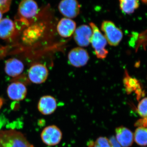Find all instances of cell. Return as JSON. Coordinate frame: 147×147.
<instances>
[{"label":"cell","instance_id":"13","mask_svg":"<svg viewBox=\"0 0 147 147\" xmlns=\"http://www.w3.org/2000/svg\"><path fill=\"white\" fill-rule=\"evenodd\" d=\"M115 139L122 147H129L134 142V135L132 131L125 127L121 126L115 129Z\"/></svg>","mask_w":147,"mask_h":147},{"label":"cell","instance_id":"10","mask_svg":"<svg viewBox=\"0 0 147 147\" xmlns=\"http://www.w3.org/2000/svg\"><path fill=\"white\" fill-rule=\"evenodd\" d=\"M92 31L90 26L82 25L76 28L73 34L74 39L81 47H87L91 42Z\"/></svg>","mask_w":147,"mask_h":147},{"label":"cell","instance_id":"25","mask_svg":"<svg viewBox=\"0 0 147 147\" xmlns=\"http://www.w3.org/2000/svg\"><path fill=\"white\" fill-rule=\"evenodd\" d=\"M2 12L0 10V21L2 20Z\"/></svg>","mask_w":147,"mask_h":147},{"label":"cell","instance_id":"9","mask_svg":"<svg viewBox=\"0 0 147 147\" xmlns=\"http://www.w3.org/2000/svg\"><path fill=\"white\" fill-rule=\"evenodd\" d=\"M49 71L47 67L40 63L33 65L28 71L30 81L35 84H41L45 82L48 77Z\"/></svg>","mask_w":147,"mask_h":147},{"label":"cell","instance_id":"12","mask_svg":"<svg viewBox=\"0 0 147 147\" xmlns=\"http://www.w3.org/2000/svg\"><path fill=\"white\" fill-rule=\"evenodd\" d=\"M27 94L26 87L21 82H13L7 87V95L10 99L14 101L24 100Z\"/></svg>","mask_w":147,"mask_h":147},{"label":"cell","instance_id":"15","mask_svg":"<svg viewBox=\"0 0 147 147\" xmlns=\"http://www.w3.org/2000/svg\"><path fill=\"white\" fill-rule=\"evenodd\" d=\"M76 23L70 18H61L57 26V30L60 36L69 37L73 34L76 29Z\"/></svg>","mask_w":147,"mask_h":147},{"label":"cell","instance_id":"24","mask_svg":"<svg viewBox=\"0 0 147 147\" xmlns=\"http://www.w3.org/2000/svg\"><path fill=\"white\" fill-rule=\"evenodd\" d=\"M3 103L4 99L0 97V110H1L2 107L3 105Z\"/></svg>","mask_w":147,"mask_h":147},{"label":"cell","instance_id":"17","mask_svg":"<svg viewBox=\"0 0 147 147\" xmlns=\"http://www.w3.org/2000/svg\"><path fill=\"white\" fill-rule=\"evenodd\" d=\"M123 83L125 90L128 94L135 92L137 94L138 99L140 96L141 97L142 92L140 89L141 88L137 79L130 77L126 72L124 78Z\"/></svg>","mask_w":147,"mask_h":147},{"label":"cell","instance_id":"19","mask_svg":"<svg viewBox=\"0 0 147 147\" xmlns=\"http://www.w3.org/2000/svg\"><path fill=\"white\" fill-rule=\"evenodd\" d=\"M134 141L139 146L147 145V128L138 127L135 130L134 135Z\"/></svg>","mask_w":147,"mask_h":147},{"label":"cell","instance_id":"16","mask_svg":"<svg viewBox=\"0 0 147 147\" xmlns=\"http://www.w3.org/2000/svg\"><path fill=\"white\" fill-rule=\"evenodd\" d=\"M24 65L21 61L16 58H11L6 61L5 70L8 76L15 77L24 71Z\"/></svg>","mask_w":147,"mask_h":147},{"label":"cell","instance_id":"20","mask_svg":"<svg viewBox=\"0 0 147 147\" xmlns=\"http://www.w3.org/2000/svg\"><path fill=\"white\" fill-rule=\"evenodd\" d=\"M137 113L143 118H147V97L144 98L137 106Z\"/></svg>","mask_w":147,"mask_h":147},{"label":"cell","instance_id":"7","mask_svg":"<svg viewBox=\"0 0 147 147\" xmlns=\"http://www.w3.org/2000/svg\"><path fill=\"white\" fill-rule=\"evenodd\" d=\"M62 15L68 18H76L81 10V5L77 0H61L58 6Z\"/></svg>","mask_w":147,"mask_h":147},{"label":"cell","instance_id":"5","mask_svg":"<svg viewBox=\"0 0 147 147\" xmlns=\"http://www.w3.org/2000/svg\"><path fill=\"white\" fill-rule=\"evenodd\" d=\"M45 30V26L42 23L32 24L24 30L22 40L26 44H32L42 36Z\"/></svg>","mask_w":147,"mask_h":147},{"label":"cell","instance_id":"11","mask_svg":"<svg viewBox=\"0 0 147 147\" xmlns=\"http://www.w3.org/2000/svg\"><path fill=\"white\" fill-rule=\"evenodd\" d=\"M18 32L14 22L11 19L4 18L0 21L1 39L10 41L16 36Z\"/></svg>","mask_w":147,"mask_h":147},{"label":"cell","instance_id":"22","mask_svg":"<svg viewBox=\"0 0 147 147\" xmlns=\"http://www.w3.org/2000/svg\"><path fill=\"white\" fill-rule=\"evenodd\" d=\"M11 1L12 0H0V10L2 13L9 10Z\"/></svg>","mask_w":147,"mask_h":147},{"label":"cell","instance_id":"23","mask_svg":"<svg viewBox=\"0 0 147 147\" xmlns=\"http://www.w3.org/2000/svg\"><path fill=\"white\" fill-rule=\"evenodd\" d=\"M136 127H143L147 128V118L140 119L137 121L134 124Z\"/></svg>","mask_w":147,"mask_h":147},{"label":"cell","instance_id":"18","mask_svg":"<svg viewBox=\"0 0 147 147\" xmlns=\"http://www.w3.org/2000/svg\"><path fill=\"white\" fill-rule=\"evenodd\" d=\"M119 7L123 13L131 14L139 8V0H119Z\"/></svg>","mask_w":147,"mask_h":147},{"label":"cell","instance_id":"14","mask_svg":"<svg viewBox=\"0 0 147 147\" xmlns=\"http://www.w3.org/2000/svg\"><path fill=\"white\" fill-rule=\"evenodd\" d=\"M57 108V100L55 98L50 95L44 96L40 98L38 104L39 112L45 115L53 114Z\"/></svg>","mask_w":147,"mask_h":147},{"label":"cell","instance_id":"8","mask_svg":"<svg viewBox=\"0 0 147 147\" xmlns=\"http://www.w3.org/2000/svg\"><path fill=\"white\" fill-rule=\"evenodd\" d=\"M89 60L88 52L81 47L73 48L68 55L69 63L76 67H80L86 65Z\"/></svg>","mask_w":147,"mask_h":147},{"label":"cell","instance_id":"2","mask_svg":"<svg viewBox=\"0 0 147 147\" xmlns=\"http://www.w3.org/2000/svg\"><path fill=\"white\" fill-rule=\"evenodd\" d=\"M90 26L92 31L90 43L94 49L96 56L100 59H105L108 54V50L105 48L107 44V40L95 24L90 22Z\"/></svg>","mask_w":147,"mask_h":147},{"label":"cell","instance_id":"3","mask_svg":"<svg viewBox=\"0 0 147 147\" xmlns=\"http://www.w3.org/2000/svg\"><path fill=\"white\" fill-rule=\"evenodd\" d=\"M38 5L34 0H23L19 4L15 19L28 25L38 13Z\"/></svg>","mask_w":147,"mask_h":147},{"label":"cell","instance_id":"4","mask_svg":"<svg viewBox=\"0 0 147 147\" xmlns=\"http://www.w3.org/2000/svg\"><path fill=\"white\" fill-rule=\"evenodd\" d=\"M101 30L107 42L111 46H117L121 41L123 32L112 21H103L101 24Z\"/></svg>","mask_w":147,"mask_h":147},{"label":"cell","instance_id":"21","mask_svg":"<svg viewBox=\"0 0 147 147\" xmlns=\"http://www.w3.org/2000/svg\"><path fill=\"white\" fill-rule=\"evenodd\" d=\"M94 147H112L110 140L106 137H99L94 143Z\"/></svg>","mask_w":147,"mask_h":147},{"label":"cell","instance_id":"1","mask_svg":"<svg viewBox=\"0 0 147 147\" xmlns=\"http://www.w3.org/2000/svg\"><path fill=\"white\" fill-rule=\"evenodd\" d=\"M0 147H34L23 133L15 129L0 130Z\"/></svg>","mask_w":147,"mask_h":147},{"label":"cell","instance_id":"6","mask_svg":"<svg viewBox=\"0 0 147 147\" xmlns=\"http://www.w3.org/2000/svg\"><path fill=\"white\" fill-rule=\"evenodd\" d=\"M41 138L45 144L54 146L58 144L62 138V133L59 128L55 125L45 127L41 133Z\"/></svg>","mask_w":147,"mask_h":147}]
</instances>
